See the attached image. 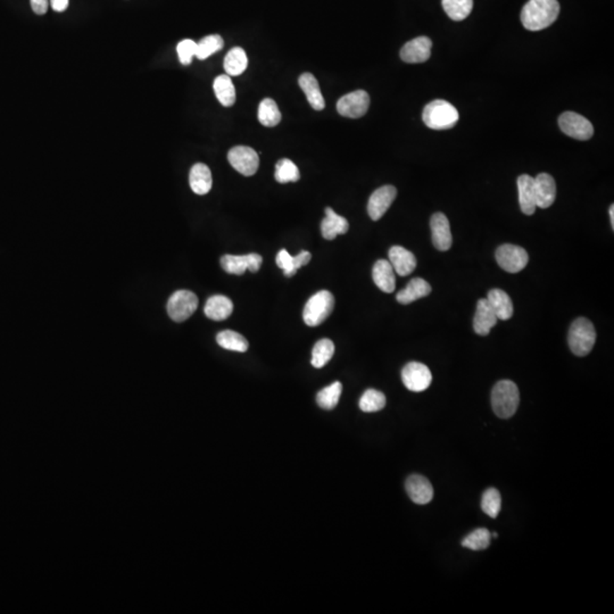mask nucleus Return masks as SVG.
Listing matches in <instances>:
<instances>
[{
	"mask_svg": "<svg viewBox=\"0 0 614 614\" xmlns=\"http://www.w3.org/2000/svg\"><path fill=\"white\" fill-rule=\"evenodd\" d=\"M560 14L558 0H529L521 12V22L529 31L550 27Z\"/></svg>",
	"mask_w": 614,
	"mask_h": 614,
	"instance_id": "nucleus-1",
	"label": "nucleus"
},
{
	"mask_svg": "<svg viewBox=\"0 0 614 614\" xmlns=\"http://www.w3.org/2000/svg\"><path fill=\"white\" fill-rule=\"evenodd\" d=\"M520 404V392L513 381L500 380L491 392V407L495 414L500 419H510L514 416Z\"/></svg>",
	"mask_w": 614,
	"mask_h": 614,
	"instance_id": "nucleus-2",
	"label": "nucleus"
},
{
	"mask_svg": "<svg viewBox=\"0 0 614 614\" xmlns=\"http://www.w3.org/2000/svg\"><path fill=\"white\" fill-rule=\"evenodd\" d=\"M459 112L450 102L437 100L429 102L423 109L422 119L428 128L433 130H448L457 126Z\"/></svg>",
	"mask_w": 614,
	"mask_h": 614,
	"instance_id": "nucleus-3",
	"label": "nucleus"
},
{
	"mask_svg": "<svg viewBox=\"0 0 614 614\" xmlns=\"http://www.w3.org/2000/svg\"><path fill=\"white\" fill-rule=\"evenodd\" d=\"M571 351L577 356H586L591 353L595 342L596 331L593 323L586 318H579L571 325L567 336Z\"/></svg>",
	"mask_w": 614,
	"mask_h": 614,
	"instance_id": "nucleus-4",
	"label": "nucleus"
},
{
	"mask_svg": "<svg viewBox=\"0 0 614 614\" xmlns=\"http://www.w3.org/2000/svg\"><path fill=\"white\" fill-rule=\"evenodd\" d=\"M334 308V295L327 290H321L307 301L303 319L308 327H318L330 316Z\"/></svg>",
	"mask_w": 614,
	"mask_h": 614,
	"instance_id": "nucleus-5",
	"label": "nucleus"
},
{
	"mask_svg": "<svg viewBox=\"0 0 614 614\" xmlns=\"http://www.w3.org/2000/svg\"><path fill=\"white\" fill-rule=\"evenodd\" d=\"M198 307V297L189 290H178L167 301V313L174 322L189 319Z\"/></svg>",
	"mask_w": 614,
	"mask_h": 614,
	"instance_id": "nucleus-6",
	"label": "nucleus"
},
{
	"mask_svg": "<svg viewBox=\"0 0 614 614\" xmlns=\"http://www.w3.org/2000/svg\"><path fill=\"white\" fill-rule=\"evenodd\" d=\"M495 256L498 265L509 273L520 272L529 262V255L526 249L511 243L500 246Z\"/></svg>",
	"mask_w": 614,
	"mask_h": 614,
	"instance_id": "nucleus-7",
	"label": "nucleus"
},
{
	"mask_svg": "<svg viewBox=\"0 0 614 614\" xmlns=\"http://www.w3.org/2000/svg\"><path fill=\"white\" fill-rule=\"evenodd\" d=\"M559 126L565 135L577 140H589L594 136V126L591 121L574 112H565L561 114Z\"/></svg>",
	"mask_w": 614,
	"mask_h": 614,
	"instance_id": "nucleus-8",
	"label": "nucleus"
},
{
	"mask_svg": "<svg viewBox=\"0 0 614 614\" xmlns=\"http://www.w3.org/2000/svg\"><path fill=\"white\" fill-rule=\"evenodd\" d=\"M404 386L414 392H424L433 381L429 368L420 362H409L402 370Z\"/></svg>",
	"mask_w": 614,
	"mask_h": 614,
	"instance_id": "nucleus-9",
	"label": "nucleus"
},
{
	"mask_svg": "<svg viewBox=\"0 0 614 614\" xmlns=\"http://www.w3.org/2000/svg\"><path fill=\"white\" fill-rule=\"evenodd\" d=\"M229 163L234 170L245 176H254L260 167L258 152L251 147L237 146L230 150L228 154Z\"/></svg>",
	"mask_w": 614,
	"mask_h": 614,
	"instance_id": "nucleus-10",
	"label": "nucleus"
},
{
	"mask_svg": "<svg viewBox=\"0 0 614 614\" xmlns=\"http://www.w3.org/2000/svg\"><path fill=\"white\" fill-rule=\"evenodd\" d=\"M370 106V96L364 90L353 91L342 96L337 102V111L342 116L360 119L364 116Z\"/></svg>",
	"mask_w": 614,
	"mask_h": 614,
	"instance_id": "nucleus-11",
	"label": "nucleus"
},
{
	"mask_svg": "<svg viewBox=\"0 0 614 614\" xmlns=\"http://www.w3.org/2000/svg\"><path fill=\"white\" fill-rule=\"evenodd\" d=\"M263 263V258L256 253L248 255H224L221 258V266L229 275H241L249 270L258 272Z\"/></svg>",
	"mask_w": 614,
	"mask_h": 614,
	"instance_id": "nucleus-12",
	"label": "nucleus"
},
{
	"mask_svg": "<svg viewBox=\"0 0 614 614\" xmlns=\"http://www.w3.org/2000/svg\"><path fill=\"white\" fill-rule=\"evenodd\" d=\"M397 196V189L394 186H383L372 193L368 199V213L373 221H378L385 215L392 202Z\"/></svg>",
	"mask_w": 614,
	"mask_h": 614,
	"instance_id": "nucleus-13",
	"label": "nucleus"
},
{
	"mask_svg": "<svg viewBox=\"0 0 614 614\" xmlns=\"http://www.w3.org/2000/svg\"><path fill=\"white\" fill-rule=\"evenodd\" d=\"M431 48H433V41L428 37H418L404 44L399 55L405 63L418 64V63H424L430 59Z\"/></svg>",
	"mask_w": 614,
	"mask_h": 614,
	"instance_id": "nucleus-14",
	"label": "nucleus"
},
{
	"mask_svg": "<svg viewBox=\"0 0 614 614\" xmlns=\"http://www.w3.org/2000/svg\"><path fill=\"white\" fill-rule=\"evenodd\" d=\"M433 243L440 252H446L452 247L453 237L450 231V221L443 213H435L430 219Z\"/></svg>",
	"mask_w": 614,
	"mask_h": 614,
	"instance_id": "nucleus-15",
	"label": "nucleus"
},
{
	"mask_svg": "<svg viewBox=\"0 0 614 614\" xmlns=\"http://www.w3.org/2000/svg\"><path fill=\"white\" fill-rule=\"evenodd\" d=\"M534 181L537 207L543 210L550 207L556 198L555 180L548 173H541L534 178Z\"/></svg>",
	"mask_w": 614,
	"mask_h": 614,
	"instance_id": "nucleus-16",
	"label": "nucleus"
},
{
	"mask_svg": "<svg viewBox=\"0 0 614 614\" xmlns=\"http://www.w3.org/2000/svg\"><path fill=\"white\" fill-rule=\"evenodd\" d=\"M409 498L419 505H424L433 498V488L429 480L420 474H412L407 478L405 483Z\"/></svg>",
	"mask_w": 614,
	"mask_h": 614,
	"instance_id": "nucleus-17",
	"label": "nucleus"
},
{
	"mask_svg": "<svg viewBox=\"0 0 614 614\" xmlns=\"http://www.w3.org/2000/svg\"><path fill=\"white\" fill-rule=\"evenodd\" d=\"M389 263L398 275L407 277L416 270L418 262L413 253L401 246H394L389 251Z\"/></svg>",
	"mask_w": 614,
	"mask_h": 614,
	"instance_id": "nucleus-18",
	"label": "nucleus"
},
{
	"mask_svg": "<svg viewBox=\"0 0 614 614\" xmlns=\"http://www.w3.org/2000/svg\"><path fill=\"white\" fill-rule=\"evenodd\" d=\"M498 316L491 308L487 299H479L474 320V329L476 334L479 336H487L498 323Z\"/></svg>",
	"mask_w": 614,
	"mask_h": 614,
	"instance_id": "nucleus-19",
	"label": "nucleus"
},
{
	"mask_svg": "<svg viewBox=\"0 0 614 614\" xmlns=\"http://www.w3.org/2000/svg\"><path fill=\"white\" fill-rule=\"evenodd\" d=\"M372 278L375 281V286L383 293L390 294L395 290V271L392 269V264L389 263V260H379L375 262L372 270Z\"/></svg>",
	"mask_w": 614,
	"mask_h": 614,
	"instance_id": "nucleus-20",
	"label": "nucleus"
},
{
	"mask_svg": "<svg viewBox=\"0 0 614 614\" xmlns=\"http://www.w3.org/2000/svg\"><path fill=\"white\" fill-rule=\"evenodd\" d=\"M311 258H312V255L306 251H301L297 256H291L289 253L287 252L286 249H281L277 255L275 262L281 270H284V277L291 278L301 269V266L310 263Z\"/></svg>",
	"mask_w": 614,
	"mask_h": 614,
	"instance_id": "nucleus-21",
	"label": "nucleus"
},
{
	"mask_svg": "<svg viewBox=\"0 0 614 614\" xmlns=\"http://www.w3.org/2000/svg\"><path fill=\"white\" fill-rule=\"evenodd\" d=\"M517 183H518L519 203H520L521 211L524 212L526 215H532L537 208L534 178L528 174H522V176H519Z\"/></svg>",
	"mask_w": 614,
	"mask_h": 614,
	"instance_id": "nucleus-22",
	"label": "nucleus"
},
{
	"mask_svg": "<svg viewBox=\"0 0 614 614\" xmlns=\"http://www.w3.org/2000/svg\"><path fill=\"white\" fill-rule=\"evenodd\" d=\"M234 312V303L231 299L222 295L212 296L206 301L204 307L205 315L214 321H223L228 319Z\"/></svg>",
	"mask_w": 614,
	"mask_h": 614,
	"instance_id": "nucleus-23",
	"label": "nucleus"
},
{
	"mask_svg": "<svg viewBox=\"0 0 614 614\" xmlns=\"http://www.w3.org/2000/svg\"><path fill=\"white\" fill-rule=\"evenodd\" d=\"M325 217L321 222V232L323 238L334 240L338 234H345L349 229L347 219L340 217L331 207L325 208Z\"/></svg>",
	"mask_w": 614,
	"mask_h": 614,
	"instance_id": "nucleus-24",
	"label": "nucleus"
},
{
	"mask_svg": "<svg viewBox=\"0 0 614 614\" xmlns=\"http://www.w3.org/2000/svg\"><path fill=\"white\" fill-rule=\"evenodd\" d=\"M189 183H191V191L199 196L210 193L213 184L210 167L203 163L195 164L191 167V174H189Z\"/></svg>",
	"mask_w": 614,
	"mask_h": 614,
	"instance_id": "nucleus-25",
	"label": "nucleus"
},
{
	"mask_svg": "<svg viewBox=\"0 0 614 614\" xmlns=\"http://www.w3.org/2000/svg\"><path fill=\"white\" fill-rule=\"evenodd\" d=\"M299 85L301 90L304 91L307 100L315 111H322L325 107V98L322 96L319 82L315 76L311 73L301 74L299 76Z\"/></svg>",
	"mask_w": 614,
	"mask_h": 614,
	"instance_id": "nucleus-26",
	"label": "nucleus"
},
{
	"mask_svg": "<svg viewBox=\"0 0 614 614\" xmlns=\"http://www.w3.org/2000/svg\"><path fill=\"white\" fill-rule=\"evenodd\" d=\"M430 293H431V286L427 281L421 278H414L397 294L396 299L399 304L407 305L418 299H423Z\"/></svg>",
	"mask_w": 614,
	"mask_h": 614,
	"instance_id": "nucleus-27",
	"label": "nucleus"
},
{
	"mask_svg": "<svg viewBox=\"0 0 614 614\" xmlns=\"http://www.w3.org/2000/svg\"><path fill=\"white\" fill-rule=\"evenodd\" d=\"M489 305L498 320H510L513 315V303L510 296L502 289H491L487 296Z\"/></svg>",
	"mask_w": 614,
	"mask_h": 614,
	"instance_id": "nucleus-28",
	"label": "nucleus"
},
{
	"mask_svg": "<svg viewBox=\"0 0 614 614\" xmlns=\"http://www.w3.org/2000/svg\"><path fill=\"white\" fill-rule=\"evenodd\" d=\"M213 88L221 105L230 107L236 102V88L232 83L231 78L228 74L217 76V79L214 80Z\"/></svg>",
	"mask_w": 614,
	"mask_h": 614,
	"instance_id": "nucleus-29",
	"label": "nucleus"
},
{
	"mask_svg": "<svg viewBox=\"0 0 614 614\" xmlns=\"http://www.w3.org/2000/svg\"><path fill=\"white\" fill-rule=\"evenodd\" d=\"M248 59L243 48L234 47L229 50L224 59V70L229 76H238L245 72Z\"/></svg>",
	"mask_w": 614,
	"mask_h": 614,
	"instance_id": "nucleus-30",
	"label": "nucleus"
},
{
	"mask_svg": "<svg viewBox=\"0 0 614 614\" xmlns=\"http://www.w3.org/2000/svg\"><path fill=\"white\" fill-rule=\"evenodd\" d=\"M217 342L221 347L228 349V351L245 353L248 349L247 339L243 335L238 334L236 331H221L217 334Z\"/></svg>",
	"mask_w": 614,
	"mask_h": 614,
	"instance_id": "nucleus-31",
	"label": "nucleus"
},
{
	"mask_svg": "<svg viewBox=\"0 0 614 614\" xmlns=\"http://www.w3.org/2000/svg\"><path fill=\"white\" fill-rule=\"evenodd\" d=\"M443 8L453 20H465L472 12L474 0H442Z\"/></svg>",
	"mask_w": 614,
	"mask_h": 614,
	"instance_id": "nucleus-32",
	"label": "nucleus"
},
{
	"mask_svg": "<svg viewBox=\"0 0 614 614\" xmlns=\"http://www.w3.org/2000/svg\"><path fill=\"white\" fill-rule=\"evenodd\" d=\"M258 121L260 124L269 128L278 126L281 121V113L275 100L265 98L260 102L258 107Z\"/></svg>",
	"mask_w": 614,
	"mask_h": 614,
	"instance_id": "nucleus-33",
	"label": "nucleus"
},
{
	"mask_svg": "<svg viewBox=\"0 0 614 614\" xmlns=\"http://www.w3.org/2000/svg\"><path fill=\"white\" fill-rule=\"evenodd\" d=\"M334 342L330 339H321L314 345L312 351V366L316 368H321L327 366V362L332 359L335 354Z\"/></svg>",
	"mask_w": 614,
	"mask_h": 614,
	"instance_id": "nucleus-34",
	"label": "nucleus"
},
{
	"mask_svg": "<svg viewBox=\"0 0 614 614\" xmlns=\"http://www.w3.org/2000/svg\"><path fill=\"white\" fill-rule=\"evenodd\" d=\"M342 385L339 381L331 383L330 386L320 390L319 394L316 396V402L319 404V407L323 409H332L337 407V404L339 402L340 396H342Z\"/></svg>",
	"mask_w": 614,
	"mask_h": 614,
	"instance_id": "nucleus-35",
	"label": "nucleus"
},
{
	"mask_svg": "<svg viewBox=\"0 0 614 614\" xmlns=\"http://www.w3.org/2000/svg\"><path fill=\"white\" fill-rule=\"evenodd\" d=\"M275 178L280 183L299 181L301 178L299 167L288 158H282L275 165Z\"/></svg>",
	"mask_w": 614,
	"mask_h": 614,
	"instance_id": "nucleus-36",
	"label": "nucleus"
},
{
	"mask_svg": "<svg viewBox=\"0 0 614 614\" xmlns=\"http://www.w3.org/2000/svg\"><path fill=\"white\" fill-rule=\"evenodd\" d=\"M491 534L486 528H478L470 532L462 541V546L472 550H483L490 545Z\"/></svg>",
	"mask_w": 614,
	"mask_h": 614,
	"instance_id": "nucleus-37",
	"label": "nucleus"
},
{
	"mask_svg": "<svg viewBox=\"0 0 614 614\" xmlns=\"http://www.w3.org/2000/svg\"><path fill=\"white\" fill-rule=\"evenodd\" d=\"M224 46L222 37L219 35H212L205 37L197 44L196 57L200 61L208 59L210 56L217 53Z\"/></svg>",
	"mask_w": 614,
	"mask_h": 614,
	"instance_id": "nucleus-38",
	"label": "nucleus"
},
{
	"mask_svg": "<svg viewBox=\"0 0 614 614\" xmlns=\"http://www.w3.org/2000/svg\"><path fill=\"white\" fill-rule=\"evenodd\" d=\"M385 407H386V396L375 389H368L361 397L360 409L363 412H378Z\"/></svg>",
	"mask_w": 614,
	"mask_h": 614,
	"instance_id": "nucleus-39",
	"label": "nucleus"
},
{
	"mask_svg": "<svg viewBox=\"0 0 614 614\" xmlns=\"http://www.w3.org/2000/svg\"><path fill=\"white\" fill-rule=\"evenodd\" d=\"M481 509L490 518H498L502 509V498L496 488H488L481 498Z\"/></svg>",
	"mask_w": 614,
	"mask_h": 614,
	"instance_id": "nucleus-40",
	"label": "nucleus"
},
{
	"mask_svg": "<svg viewBox=\"0 0 614 614\" xmlns=\"http://www.w3.org/2000/svg\"><path fill=\"white\" fill-rule=\"evenodd\" d=\"M176 52H178L179 59L182 65L191 64L193 57L196 56L197 44L191 39H184L180 41L176 46Z\"/></svg>",
	"mask_w": 614,
	"mask_h": 614,
	"instance_id": "nucleus-41",
	"label": "nucleus"
},
{
	"mask_svg": "<svg viewBox=\"0 0 614 614\" xmlns=\"http://www.w3.org/2000/svg\"><path fill=\"white\" fill-rule=\"evenodd\" d=\"M33 12L37 15H44L47 13L49 3L48 0H30Z\"/></svg>",
	"mask_w": 614,
	"mask_h": 614,
	"instance_id": "nucleus-42",
	"label": "nucleus"
},
{
	"mask_svg": "<svg viewBox=\"0 0 614 614\" xmlns=\"http://www.w3.org/2000/svg\"><path fill=\"white\" fill-rule=\"evenodd\" d=\"M70 0H50V6L55 12H64L68 8Z\"/></svg>",
	"mask_w": 614,
	"mask_h": 614,
	"instance_id": "nucleus-43",
	"label": "nucleus"
},
{
	"mask_svg": "<svg viewBox=\"0 0 614 614\" xmlns=\"http://www.w3.org/2000/svg\"><path fill=\"white\" fill-rule=\"evenodd\" d=\"M608 213H610V219H611L612 229H614V205H611Z\"/></svg>",
	"mask_w": 614,
	"mask_h": 614,
	"instance_id": "nucleus-44",
	"label": "nucleus"
},
{
	"mask_svg": "<svg viewBox=\"0 0 614 614\" xmlns=\"http://www.w3.org/2000/svg\"><path fill=\"white\" fill-rule=\"evenodd\" d=\"M498 534H496V532H495V534H493V537H494V538H498Z\"/></svg>",
	"mask_w": 614,
	"mask_h": 614,
	"instance_id": "nucleus-45",
	"label": "nucleus"
}]
</instances>
